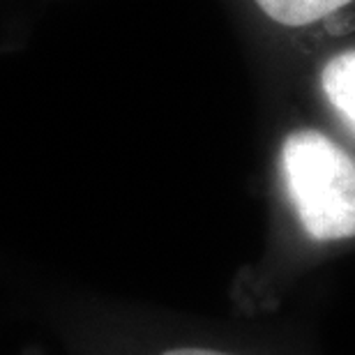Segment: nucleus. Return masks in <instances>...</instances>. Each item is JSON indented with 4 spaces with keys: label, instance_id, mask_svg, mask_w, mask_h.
<instances>
[{
    "label": "nucleus",
    "instance_id": "nucleus-1",
    "mask_svg": "<svg viewBox=\"0 0 355 355\" xmlns=\"http://www.w3.org/2000/svg\"><path fill=\"white\" fill-rule=\"evenodd\" d=\"M282 173L304 233L318 243L355 238V159L316 130L282 144Z\"/></svg>",
    "mask_w": 355,
    "mask_h": 355
},
{
    "label": "nucleus",
    "instance_id": "nucleus-2",
    "mask_svg": "<svg viewBox=\"0 0 355 355\" xmlns=\"http://www.w3.org/2000/svg\"><path fill=\"white\" fill-rule=\"evenodd\" d=\"M321 86L339 116L349 120L351 127H355V49L325 62L321 72Z\"/></svg>",
    "mask_w": 355,
    "mask_h": 355
},
{
    "label": "nucleus",
    "instance_id": "nucleus-3",
    "mask_svg": "<svg viewBox=\"0 0 355 355\" xmlns=\"http://www.w3.org/2000/svg\"><path fill=\"white\" fill-rule=\"evenodd\" d=\"M257 7L279 26H309L335 14L351 0H254Z\"/></svg>",
    "mask_w": 355,
    "mask_h": 355
},
{
    "label": "nucleus",
    "instance_id": "nucleus-4",
    "mask_svg": "<svg viewBox=\"0 0 355 355\" xmlns=\"http://www.w3.org/2000/svg\"><path fill=\"white\" fill-rule=\"evenodd\" d=\"M162 355H233L226 351H212V349H198V346H182V349L164 351Z\"/></svg>",
    "mask_w": 355,
    "mask_h": 355
}]
</instances>
